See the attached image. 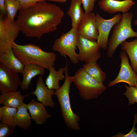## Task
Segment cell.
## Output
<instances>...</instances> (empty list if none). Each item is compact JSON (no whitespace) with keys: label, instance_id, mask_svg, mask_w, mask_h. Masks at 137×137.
<instances>
[{"label":"cell","instance_id":"6da1fadb","mask_svg":"<svg viewBox=\"0 0 137 137\" xmlns=\"http://www.w3.org/2000/svg\"><path fill=\"white\" fill-rule=\"evenodd\" d=\"M64 14L60 7L45 1L20 10L16 21L26 37L40 39L44 34L57 30Z\"/></svg>","mask_w":137,"mask_h":137},{"label":"cell","instance_id":"7a4b0ae2","mask_svg":"<svg viewBox=\"0 0 137 137\" xmlns=\"http://www.w3.org/2000/svg\"><path fill=\"white\" fill-rule=\"evenodd\" d=\"M12 49L15 55L25 65L32 64L49 70L55 66L56 55L53 52H47L39 46L31 43L19 45L14 42Z\"/></svg>","mask_w":137,"mask_h":137},{"label":"cell","instance_id":"3957f363","mask_svg":"<svg viewBox=\"0 0 137 137\" xmlns=\"http://www.w3.org/2000/svg\"><path fill=\"white\" fill-rule=\"evenodd\" d=\"M64 67L65 78L62 85L54 93L57 97L60 105L61 114L66 126L74 130L79 131L81 129L79 122L80 118L77 114L74 113L71 107L70 96L71 85L73 82L74 76H69L68 73L67 59Z\"/></svg>","mask_w":137,"mask_h":137},{"label":"cell","instance_id":"277c9868","mask_svg":"<svg viewBox=\"0 0 137 137\" xmlns=\"http://www.w3.org/2000/svg\"><path fill=\"white\" fill-rule=\"evenodd\" d=\"M133 15L131 12L123 13L120 21L113 27L107 47V56L112 57L119 45L129 38H137V31L131 26Z\"/></svg>","mask_w":137,"mask_h":137},{"label":"cell","instance_id":"5b68a950","mask_svg":"<svg viewBox=\"0 0 137 137\" xmlns=\"http://www.w3.org/2000/svg\"><path fill=\"white\" fill-rule=\"evenodd\" d=\"M73 83L80 96L88 100L97 98L106 91V87L89 75L82 67L78 70L74 76Z\"/></svg>","mask_w":137,"mask_h":137},{"label":"cell","instance_id":"8992f818","mask_svg":"<svg viewBox=\"0 0 137 137\" xmlns=\"http://www.w3.org/2000/svg\"><path fill=\"white\" fill-rule=\"evenodd\" d=\"M79 34L77 29L72 28L68 31L63 33L55 41L53 49L62 56L68 57L73 63L79 62L78 55L76 52Z\"/></svg>","mask_w":137,"mask_h":137},{"label":"cell","instance_id":"52a82bcc","mask_svg":"<svg viewBox=\"0 0 137 137\" xmlns=\"http://www.w3.org/2000/svg\"><path fill=\"white\" fill-rule=\"evenodd\" d=\"M20 28L16 21H12L7 16L0 15V53L8 52L18 36Z\"/></svg>","mask_w":137,"mask_h":137},{"label":"cell","instance_id":"ba28073f","mask_svg":"<svg viewBox=\"0 0 137 137\" xmlns=\"http://www.w3.org/2000/svg\"><path fill=\"white\" fill-rule=\"evenodd\" d=\"M77 46L79 50L77 54L79 61L85 63L97 62L101 57L100 48L96 41H92L79 35Z\"/></svg>","mask_w":137,"mask_h":137},{"label":"cell","instance_id":"9c48e42d","mask_svg":"<svg viewBox=\"0 0 137 137\" xmlns=\"http://www.w3.org/2000/svg\"><path fill=\"white\" fill-rule=\"evenodd\" d=\"M119 56L121 59L119 72L115 79L109 82L108 87H111L123 82L128 84L130 86L135 87L137 83V74L130 64L127 53L122 50L120 52Z\"/></svg>","mask_w":137,"mask_h":137},{"label":"cell","instance_id":"30bf717a","mask_svg":"<svg viewBox=\"0 0 137 137\" xmlns=\"http://www.w3.org/2000/svg\"><path fill=\"white\" fill-rule=\"evenodd\" d=\"M122 15V14H118L112 18L106 19L103 18L99 14H96V24L98 32L96 42L100 48L107 49L110 32L114 25L120 21Z\"/></svg>","mask_w":137,"mask_h":137},{"label":"cell","instance_id":"8fae6325","mask_svg":"<svg viewBox=\"0 0 137 137\" xmlns=\"http://www.w3.org/2000/svg\"><path fill=\"white\" fill-rule=\"evenodd\" d=\"M79 35L92 41H96L98 35L95 15L91 12L86 13L78 26Z\"/></svg>","mask_w":137,"mask_h":137},{"label":"cell","instance_id":"7c38bea8","mask_svg":"<svg viewBox=\"0 0 137 137\" xmlns=\"http://www.w3.org/2000/svg\"><path fill=\"white\" fill-rule=\"evenodd\" d=\"M21 83L18 73L6 68L0 64L1 93L17 91Z\"/></svg>","mask_w":137,"mask_h":137},{"label":"cell","instance_id":"4fadbf2b","mask_svg":"<svg viewBox=\"0 0 137 137\" xmlns=\"http://www.w3.org/2000/svg\"><path fill=\"white\" fill-rule=\"evenodd\" d=\"M135 4L133 0H100L98 2L100 9L110 14L128 13Z\"/></svg>","mask_w":137,"mask_h":137},{"label":"cell","instance_id":"5bb4252c","mask_svg":"<svg viewBox=\"0 0 137 137\" xmlns=\"http://www.w3.org/2000/svg\"><path fill=\"white\" fill-rule=\"evenodd\" d=\"M54 90L48 89L44 84L43 77L40 76L38 78L35 90L28 94V96L32 94L37 97V100L45 107L54 108L55 105L52 99L54 95Z\"/></svg>","mask_w":137,"mask_h":137},{"label":"cell","instance_id":"9a60e30c","mask_svg":"<svg viewBox=\"0 0 137 137\" xmlns=\"http://www.w3.org/2000/svg\"><path fill=\"white\" fill-rule=\"evenodd\" d=\"M27 105L31 119L37 125L44 124L52 117L46 109L45 107L34 99H32Z\"/></svg>","mask_w":137,"mask_h":137},{"label":"cell","instance_id":"2e32d148","mask_svg":"<svg viewBox=\"0 0 137 137\" xmlns=\"http://www.w3.org/2000/svg\"><path fill=\"white\" fill-rule=\"evenodd\" d=\"M45 73V68L41 66L32 64L25 65L21 73L23 80L20 85L23 90H28L32 79L37 75L42 76Z\"/></svg>","mask_w":137,"mask_h":137},{"label":"cell","instance_id":"e0dca14e","mask_svg":"<svg viewBox=\"0 0 137 137\" xmlns=\"http://www.w3.org/2000/svg\"><path fill=\"white\" fill-rule=\"evenodd\" d=\"M0 64L6 68L21 73L24 65L16 57L11 49L8 52L0 53Z\"/></svg>","mask_w":137,"mask_h":137},{"label":"cell","instance_id":"ac0fdd59","mask_svg":"<svg viewBox=\"0 0 137 137\" xmlns=\"http://www.w3.org/2000/svg\"><path fill=\"white\" fill-rule=\"evenodd\" d=\"M27 95H23L20 91H12L1 93L0 104L18 108L24 103L23 100Z\"/></svg>","mask_w":137,"mask_h":137},{"label":"cell","instance_id":"d6986e66","mask_svg":"<svg viewBox=\"0 0 137 137\" xmlns=\"http://www.w3.org/2000/svg\"><path fill=\"white\" fill-rule=\"evenodd\" d=\"M81 0H72L67 13L71 21L72 28L77 29L85 14L81 8Z\"/></svg>","mask_w":137,"mask_h":137},{"label":"cell","instance_id":"ffe728a7","mask_svg":"<svg viewBox=\"0 0 137 137\" xmlns=\"http://www.w3.org/2000/svg\"><path fill=\"white\" fill-rule=\"evenodd\" d=\"M27 104L24 103L17 108L14 124L15 126L27 130L32 124L30 116L27 111Z\"/></svg>","mask_w":137,"mask_h":137},{"label":"cell","instance_id":"44dd1931","mask_svg":"<svg viewBox=\"0 0 137 137\" xmlns=\"http://www.w3.org/2000/svg\"><path fill=\"white\" fill-rule=\"evenodd\" d=\"M49 70V73L45 80V84L49 89L56 90L60 87L59 81L65 79L63 75L64 68H60L57 71L54 67H53Z\"/></svg>","mask_w":137,"mask_h":137},{"label":"cell","instance_id":"7402d4cb","mask_svg":"<svg viewBox=\"0 0 137 137\" xmlns=\"http://www.w3.org/2000/svg\"><path fill=\"white\" fill-rule=\"evenodd\" d=\"M121 45L122 49L125 51L129 58L133 70L137 73V39L130 42L125 41Z\"/></svg>","mask_w":137,"mask_h":137},{"label":"cell","instance_id":"603a6c76","mask_svg":"<svg viewBox=\"0 0 137 137\" xmlns=\"http://www.w3.org/2000/svg\"><path fill=\"white\" fill-rule=\"evenodd\" d=\"M82 67L89 75L98 82L103 83L106 77V74L97 62L85 63Z\"/></svg>","mask_w":137,"mask_h":137},{"label":"cell","instance_id":"cb8c5ba5","mask_svg":"<svg viewBox=\"0 0 137 137\" xmlns=\"http://www.w3.org/2000/svg\"><path fill=\"white\" fill-rule=\"evenodd\" d=\"M17 108L4 106L0 107V121L8 124L15 129L14 124Z\"/></svg>","mask_w":137,"mask_h":137},{"label":"cell","instance_id":"d4e9b609","mask_svg":"<svg viewBox=\"0 0 137 137\" xmlns=\"http://www.w3.org/2000/svg\"><path fill=\"white\" fill-rule=\"evenodd\" d=\"M4 3L7 12V16L11 21H14L17 11L21 10L19 2L17 0H4Z\"/></svg>","mask_w":137,"mask_h":137},{"label":"cell","instance_id":"484cf974","mask_svg":"<svg viewBox=\"0 0 137 137\" xmlns=\"http://www.w3.org/2000/svg\"><path fill=\"white\" fill-rule=\"evenodd\" d=\"M126 91L123 94L128 98L129 100L128 105H133L137 103V88L134 86L124 85Z\"/></svg>","mask_w":137,"mask_h":137},{"label":"cell","instance_id":"4316f807","mask_svg":"<svg viewBox=\"0 0 137 137\" xmlns=\"http://www.w3.org/2000/svg\"><path fill=\"white\" fill-rule=\"evenodd\" d=\"M14 129L11 126L1 122L0 123V137H8L13 132Z\"/></svg>","mask_w":137,"mask_h":137},{"label":"cell","instance_id":"83f0119b","mask_svg":"<svg viewBox=\"0 0 137 137\" xmlns=\"http://www.w3.org/2000/svg\"><path fill=\"white\" fill-rule=\"evenodd\" d=\"M18 1L21 6V10L27 9L34 6L37 3L45 1L44 0H17Z\"/></svg>","mask_w":137,"mask_h":137},{"label":"cell","instance_id":"f1b7e54d","mask_svg":"<svg viewBox=\"0 0 137 137\" xmlns=\"http://www.w3.org/2000/svg\"><path fill=\"white\" fill-rule=\"evenodd\" d=\"M137 123V114H135L134 116V124L131 130L126 134H124L119 133L113 137H137V132L136 131V128L135 125Z\"/></svg>","mask_w":137,"mask_h":137},{"label":"cell","instance_id":"f546056e","mask_svg":"<svg viewBox=\"0 0 137 137\" xmlns=\"http://www.w3.org/2000/svg\"><path fill=\"white\" fill-rule=\"evenodd\" d=\"M96 0H81L83 8L86 13L91 12L95 6Z\"/></svg>","mask_w":137,"mask_h":137},{"label":"cell","instance_id":"4dcf8cb0","mask_svg":"<svg viewBox=\"0 0 137 137\" xmlns=\"http://www.w3.org/2000/svg\"><path fill=\"white\" fill-rule=\"evenodd\" d=\"M4 0H0V10L1 13L3 15L7 13V11L5 6Z\"/></svg>","mask_w":137,"mask_h":137},{"label":"cell","instance_id":"1f68e13d","mask_svg":"<svg viewBox=\"0 0 137 137\" xmlns=\"http://www.w3.org/2000/svg\"><path fill=\"white\" fill-rule=\"evenodd\" d=\"M45 1H49L55 2H58L61 3H64L68 0H44Z\"/></svg>","mask_w":137,"mask_h":137},{"label":"cell","instance_id":"d6a6232c","mask_svg":"<svg viewBox=\"0 0 137 137\" xmlns=\"http://www.w3.org/2000/svg\"><path fill=\"white\" fill-rule=\"evenodd\" d=\"M133 24L135 25H137V19L135 20Z\"/></svg>","mask_w":137,"mask_h":137},{"label":"cell","instance_id":"836d02e7","mask_svg":"<svg viewBox=\"0 0 137 137\" xmlns=\"http://www.w3.org/2000/svg\"><path fill=\"white\" fill-rule=\"evenodd\" d=\"M136 87L137 88V83H136V87Z\"/></svg>","mask_w":137,"mask_h":137}]
</instances>
